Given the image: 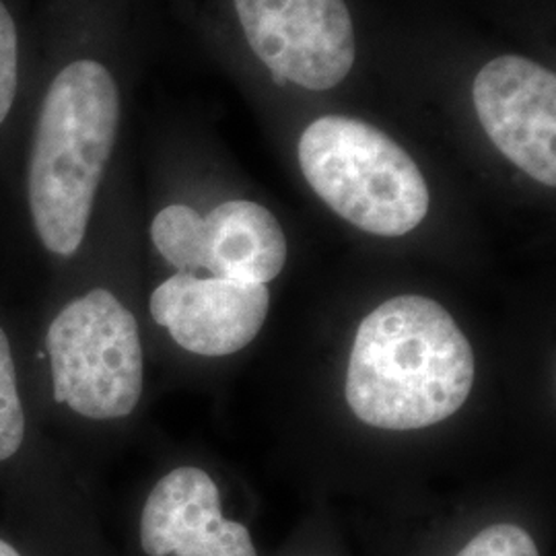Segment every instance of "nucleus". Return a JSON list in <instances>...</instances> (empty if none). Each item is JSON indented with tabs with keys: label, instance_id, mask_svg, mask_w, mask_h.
Wrapping results in <instances>:
<instances>
[{
	"label": "nucleus",
	"instance_id": "nucleus-1",
	"mask_svg": "<svg viewBox=\"0 0 556 556\" xmlns=\"http://www.w3.org/2000/svg\"><path fill=\"white\" fill-rule=\"evenodd\" d=\"M17 319L25 381L56 445L62 435L105 429L137 413L144 344L135 309L116 289L64 275L46 282L34 309Z\"/></svg>",
	"mask_w": 556,
	"mask_h": 556
},
{
	"label": "nucleus",
	"instance_id": "nucleus-2",
	"mask_svg": "<svg viewBox=\"0 0 556 556\" xmlns=\"http://www.w3.org/2000/svg\"><path fill=\"white\" fill-rule=\"evenodd\" d=\"M118 128L112 73L91 59L62 66L41 101L23 176L25 219L48 282L71 273L87 245Z\"/></svg>",
	"mask_w": 556,
	"mask_h": 556
},
{
	"label": "nucleus",
	"instance_id": "nucleus-3",
	"mask_svg": "<svg viewBox=\"0 0 556 556\" xmlns=\"http://www.w3.org/2000/svg\"><path fill=\"white\" fill-rule=\"evenodd\" d=\"M472 383V346L438 301L390 299L361 321L346 402L363 422L388 431L438 425L464 406Z\"/></svg>",
	"mask_w": 556,
	"mask_h": 556
},
{
	"label": "nucleus",
	"instance_id": "nucleus-4",
	"mask_svg": "<svg viewBox=\"0 0 556 556\" xmlns=\"http://www.w3.org/2000/svg\"><path fill=\"white\" fill-rule=\"evenodd\" d=\"M299 165L319 199L367 233L400 238L429 213V188L417 163L363 119L312 122L299 139Z\"/></svg>",
	"mask_w": 556,
	"mask_h": 556
},
{
	"label": "nucleus",
	"instance_id": "nucleus-5",
	"mask_svg": "<svg viewBox=\"0 0 556 556\" xmlns=\"http://www.w3.org/2000/svg\"><path fill=\"white\" fill-rule=\"evenodd\" d=\"M149 238L161 260L181 275L266 285L287 262V239L275 215L250 200H229L206 217L188 204H167Z\"/></svg>",
	"mask_w": 556,
	"mask_h": 556
},
{
	"label": "nucleus",
	"instance_id": "nucleus-6",
	"mask_svg": "<svg viewBox=\"0 0 556 556\" xmlns=\"http://www.w3.org/2000/svg\"><path fill=\"white\" fill-rule=\"evenodd\" d=\"M252 52L277 85L328 91L355 64V31L344 0H233Z\"/></svg>",
	"mask_w": 556,
	"mask_h": 556
},
{
	"label": "nucleus",
	"instance_id": "nucleus-7",
	"mask_svg": "<svg viewBox=\"0 0 556 556\" xmlns=\"http://www.w3.org/2000/svg\"><path fill=\"white\" fill-rule=\"evenodd\" d=\"M478 119L498 151L544 186H556V77L534 60L498 56L472 87Z\"/></svg>",
	"mask_w": 556,
	"mask_h": 556
},
{
	"label": "nucleus",
	"instance_id": "nucleus-8",
	"mask_svg": "<svg viewBox=\"0 0 556 556\" xmlns=\"http://www.w3.org/2000/svg\"><path fill=\"white\" fill-rule=\"evenodd\" d=\"M270 307L266 285L172 273L147 301L149 318L190 355L227 357L258 337Z\"/></svg>",
	"mask_w": 556,
	"mask_h": 556
},
{
	"label": "nucleus",
	"instance_id": "nucleus-9",
	"mask_svg": "<svg viewBox=\"0 0 556 556\" xmlns=\"http://www.w3.org/2000/svg\"><path fill=\"white\" fill-rule=\"evenodd\" d=\"M66 466L25 381L17 314L0 301V486L20 503L52 511L68 489Z\"/></svg>",
	"mask_w": 556,
	"mask_h": 556
},
{
	"label": "nucleus",
	"instance_id": "nucleus-10",
	"mask_svg": "<svg viewBox=\"0 0 556 556\" xmlns=\"http://www.w3.org/2000/svg\"><path fill=\"white\" fill-rule=\"evenodd\" d=\"M139 532L147 556H256L248 528L223 517L215 480L190 464L153 484Z\"/></svg>",
	"mask_w": 556,
	"mask_h": 556
},
{
	"label": "nucleus",
	"instance_id": "nucleus-11",
	"mask_svg": "<svg viewBox=\"0 0 556 556\" xmlns=\"http://www.w3.org/2000/svg\"><path fill=\"white\" fill-rule=\"evenodd\" d=\"M20 80V36L17 23L4 0H0V126L7 122L17 98Z\"/></svg>",
	"mask_w": 556,
	"mask_h": 556
},
{
	"label": "nucleus",
	"instance_id": "nucleus-12",
	"mask_svg": "<svg viewBox=\"0 0 556 556\" xmlns=\"http://www.w3.org/2000/svg\"><path fill=\"white\" fill-rule=\"evenodd\" d=\"M456 556H540L532 536L511 523L482 530Z\"/></svg>",
	"mask_w": 556,
	"mask_h": 556
},
{
	"label": "nucleus",
	"instance_id": "nucleus-13",
	"mask_svg": "<svg viewBox=\"0 0 556 556\" xmlns=\"http://www.w3.org/2000/svg\"><path fill=\"white\" fill-rule=\"evenodd\" d=\"M0 556H25V553L21 551L20 544L0 536Z\"/></svg>",
	"mask_w": 556,
	"mask_h": 556
}]
</instances>
